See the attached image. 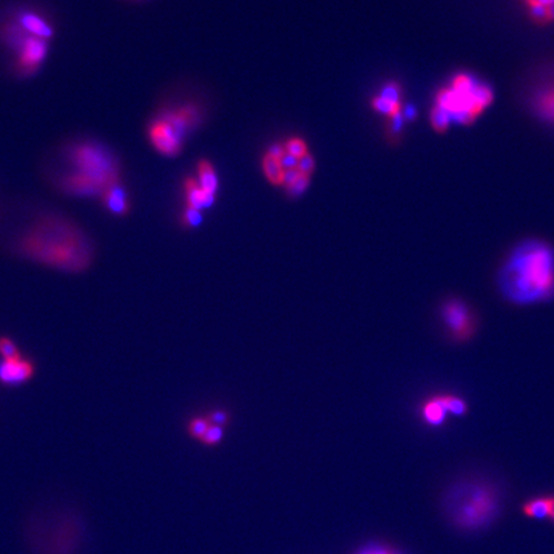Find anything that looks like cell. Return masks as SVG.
I'll return each mask as SVG.
<instances>
[{"label":"cell","instance_id":"cell-17","mask_svg":"<svg viewBox=\"0 0 554 554\" xmlns=\"http://www.w3.org/2000/svg\"><path fill=\"white\" fill-rule=\"evenodd\" d=\"M538 111L541 116L554 122V88L546 90L538 99Z\"/></svg>","mask_w":554,"mask_h":554},{"label":"cell","instance_id":"cell-6","mask_svg":"<svg viewBox=\"0 0 554 554\" xmlns=\"http://www.w3.org/2000/svg\"><path fill=\"white\" fill-rule=\"evenodd\" d=\"M48 40L36 36L26 38L16 51L17 72L22 76H31L38 72L48 56Z\"/></svg>","mask_w":554,"mask_h":554},{"label":"cell","instance_id":"cell-28","mask_svg":"<svg viewBox=\"0 0 554 554\" xmlns=\"http://www.w3.org/2000/svg\"><path fill=\"white\" fill-rule=\"evenodd\" d=\"M211 425H217V426H224L229 422V414L225 411H215L213 414H209L207 418Z\"/></svg>","mask_w":554,"mask_h":554},{"label":"cell","instance_id":"cell-1","mask_svg":"<svg viewBox=\"0 0 554 554\" xmlns=\"http://www.w3.org/2000/svg\"><path fill=\"white\" fill-rule=\"evenodd\" d=\"M503 298L516 306H532L554 298V248L544 240L519 243L496 277Z\"/></svg>","mask_w":554,"mask_h":554},{"label":"cell","instance_id":"cell-9","mask_svg":"<svg viewBox=\"0 0 554 554\" xmlns=\"http://www.w3.org/2000/svg\"><path fill=\"white\" fill-rule=\"evenodd\" d=\"M33 366L30 361L19 358L4 359L0 364V381L8 385H17L31 379Z\"/></svg>","mask_w":554,"mask_h":554},{"label":"cell","instance_id":"cell-27","mask_svg":"<svg viewBox=\"0 0 554 554\" xmlns=\"http://www.w3.org/2000/svg\"><path fill=\"white\" fill-rule=\"evenodd\" d=\"M315 159H313V157H312L311 154L307 153L306 156L299 158L298 167H297V168H298V171L300 174L309 176V174L315 171Z\"/></svg>","mask_w":554,"mask_h":554},{"label":"cell","instance_id":"cell-7","mask_svg":"<svg viewBox=\"0 0 554 554\" xmlns=\"http://www.w3.org/2000/svg\"><path fill=\"white\" fill-rule=\"evenodd\" d=\"M181 133L161 116L149 127V139L157 152L165 156H176L181 149Z\"/></svg>","mask_w":554,"mask_h":554},{"label":"cell","instance_id":"cell-8","mask_svg":"<svg viewBox=\"0 0 554 554\" xmlns=\"http://www.w3.org/2000/svg\"><path fill=\"white\" fill-rule=\"evenodd\" d=\"M26 33L50 42L56 33L54 26L47 17L33 9H19L12 17Z\"/></svg>","mask_w":554,"mask_h":554},{"label":"cell","instance_id":"cell-30","mask_svg":"<svg viewBox=\"0 0 554 554\" xmlns=\"http://www.w3.org/2000/svg\"><path fill=\"white\" fill-rule=\"evenodd\" d=\"M299 176H300V172H299L298 168L286 170V171L284 172V182H282V184L286 185V186H289L290 184H293V182L298 179Z\"/></svg>","mask_w":554,"mask_h":554},{"label":"cell","instance_id":"cell-31","mask_svg":"<svg viewBox=\"0 0 554 554\" xmlns=\"http://www.w3.org/2000/svg\"><path fill=\"white\" fill-rule=\"evenodd\" d=\"M359 554H394L390 549L388 548H384V546H368V548H366L364 551H362Z\"/></svg>","mask_w":554,"mask_h":554},{"label":"cell","instance_id":"cell-33","mask_svg":"<svg viewBox=\"0 0 554 554\" xmlns=\"http://www.w3.org/2000/svg\"><path fill=\"white\" fill-rule=\"evenodd\" d=\"M402 113H403V116L407 117V118L411 120V121H414L416 116H417V112H416V109H414L412 106L405 107V112H402Z\"/></svg>","mask_w":554,"mask_h":554},{"label":"cell","instance_id":"cell-25","mask_svg":"<svg viewBox=\"0 0 554 554\" xmlns=\"http://www.w3.org/2000/svg\"><path fill=\"white\" fill-rule=\"evenodd\" d=\"M529 13L531 19H532L534 22H537V24H546V22H549L548 10H546V7H544V6H539V4L530 6Z\"/></svg>","mask_w":554,"mask_h":554},{"label":"cell","instance_id":"cell-11","mask_svg":"<svg viewBox=\"0 0 554 554\" xmlns=\"http://www.w3.org/2000/svg\"><path fill=\"white\" fill-rule=\"evenodd\" d=\"M103 206L115 215H126L130 212V200L122 182L109 186L100 195Z\"/></svg>","mask_w":554,"mask_h":554},{"label":"cell","instance_id":"cell-16","mask_svg":"<svg viewBox=\"0 0 554 554\" xmlns=\"http://www.w3.org/2000/svg\"><path fill=\"white\" fill-rule=\"evenodd\" d=\"M430 121L432 129L437 133H444L452 122V116L444 108L434 106L430 112Z\"/></svg>","mask_w":554,"mask_h":554},{"label":"cell","instance_id":"cell-26","mask_svg":"<svg viewBox=\"0 0 554 554\" xmlns=\"http://www.w3.org/2000/svg\"><path fill=\"white\" fill-rule=\"evenodd\" d=\"M202 213H200V211L198 209H194V208L188 207L186 208V211H185V213H184V220H182V222L184 225H186V226H189V227H197L200 225L202 222Z\"/></svg>","mask_w":554,"mask_h":554},{"label":"cell","instance_id":"cell-20","mask_svg":"<svg viewBox=\"0 0 554 554\" xmlns=\"http://www.w3.org/2000/svg\"><path fill=\"white\" fill-rule=\"evenodd\" d=\"M222 437H224L222 427L217 425H211L206 434L203 435V438L200 439V441H203L207 446H215L222 440Z\"/></svg>","mask_w":554,"mask_h":554},{"label":"cell","instance_id":"cell-24","mask_svg":"<svg viewBox=\"0 0 554 554\" xmlns=\"http://www.w3.org/2000/svg\"><path fill=\"white\" fill-rule=\"evenodd\" d=\"M0 355L4 359H15L19 358V353L17 350L15 343L8 338H0Z\"/></svg>","mask_w":554,"mask_h":554},{"label":"cell","instance_id":"cell-34","mask_svg":"<svg viewBox=\"0 0 554 554\" xmlns=\"http://www.w3.org/2000/svg\"><path fill=\"white\" fill-rule=\"evenodd\" d=\"M546 10H548L549 22H551V21H554V3L553 4H551V6H548V7H546Z\"/></svg>","mask_w":554,"mask_h":554},{"label":"cell","instance_id":"cell-22","mask_svg":"<svg viewBox=\"0 0 554 554\" xmlns=\"http://www.w3.org/2000/svg\"><path fill=\"white\" fill-rule=\"evenodd\" d=\"M211 426V423L208 421L207 418H194L189 425V432H190L193 438H197L200 440L203 438V435L206 434L208 427Z\"/></svg>","mask_w":554,"mask_h":554},{"label":"cell","instance_id":"cell-3","mask_svg":"<svg viewBox=\"0 0 554 554\" xmlns=\"http://www.w3.org/2000/svg\"><path fill=\"white\" fill-rule=\"evenodd\" d=\"M447 512L457 528L466 531L484 529L499 513L496 488L482 480H467L448 493Z\"/></svg>","mask_w":554,"mask_h":554},{"label":"cell","instance_id":"cell-32","mask_svg":"<svg viewBox=\"0 0 554 554\" xmlns=\"http://www.w3.org/2000/svg\"><path fill=\"white\" fill-rule=\"evenodd\" d=\"M284 154H285V148H282V145H279V144L272 145V147L268 149V153H267V156L276 158V159H280Z\"/></svg>","mask_w":554,"mask_h":554},{"label":"cell","instance_id":"cell-35","mask_svg":"<svg viewBox=\"0 0 554 554\" xmlns=\"http://www.w3.org/2000/svg\"><path fill=\"white\" fill-rule=\"evenodd\" d=\"M548 520H551V521L554 522V496H553V500H552V508H551V514H549V519Z\"/></svg>","mask_w":554,"mask_h":554},{"label":"cell","instance_id":"cell-29","mask_svg":"<svg viewBox=\"0 0 554 554\" xmlns=\"http://www.w3.org/2000/svg\"><path fill=\"white\" fill-rule=\"evenodd\" d=\"M279 161H280V165H282L284 171H286V170H294V168L298 167V158L291 156L286 150H285V154H284Z\"/></svg>","mask_w":554,"mask_h":554},{"label":"cell","instance_id":"cell-21","mask_svg":"<svg viewBox=\"0 0 554 554\" xmlns=\"http://www.w3.org/2000/svg\"><path fill=\"white\" fill-rule=\"evenodd\" d=\"M285 150H286L289 154H291V156L298 158V159L299 158L303 157V156H306L307 153H308L306 142L302 140V139H298V138L290 139V140L285 144Z\"/></svg>","mask_w":554,"mask_h":554},{"label":"cell","instance_id":"cell-23","mask_svg":"<svg viewBox=\"0 0 554 554\" xmlns=\"http://www.w3.org/2000/svg\"><path fill=\"white\" fill-rule=\"evenodd\" d=\"M308 185H309V176L300 174V176L295 181L290 184L289 186H286V190H288L290 195L298 197V195L303 194L307 190Z\"/></svg>","mask_w":554,"mask_h":554},{"label":"cell","instance_id":"cell-12","mask_svg":"<svg viewBox=\"0 0 554 554\" xmlns=\"http://www.w3.org/2000/svg\"><path fill=\"white\" fill-rule=\"evenodd\" d=\"M185 190H186L188 207L200 211L202 208L211 207L215 203V194H211V193L203 190L199 186L198 182L195 181L194 179H188L186 180V182H185Z\"/></svg>","mask_w":554,"mask_h":554},{"label":"cell","instance_id":"cell-5","mask_svg":"<svg viewBox=\"0 0 554 554\" xmlns=\"http://www.w3.org/2000/svg\"><path fill=\"white\" fill-rule=\"evenodd\" d=\"M440 316L444 327L453 339H470L473 335L475 326V317L472 313L471 308L464 303L461 299H448L440 309Z\"/></svg>","mask_w":554,"mask_h":554},{"label":"cell","instance_id":"cell-10","mask_svg":"<svg viewBox=\"0 0 554 554\" xmlns=\"http://www.w3.org/2000/svg\"><path fill=\"white\" fill-rule=\"evenodd\" d=\"M450 394H439L427 399L421 407L422 420L429 426H441L450 414Z\"/></svg>","mask_w":554,"mask_h":554},{"label":"cell","instance_id":"cell-15","mask_svg":"<svg viewBox=\"0 0 554 554\" xmlns=\"http://www.w3.org/2000/svg\"><path fill=\"white\" fill-rule=\"evenodd\" d=\"M263 172L268 181L273 185H282L284 182V168L280 165V161L276 158L270 157L266 154L263 158Z\"/></svg>","mask_w":554,"mask_h":554},{"label":"cell","instance_id":"cell-13","mask_svg":"<svg viewBox=\"0 0 554 554\" xmlns=\"http://www.w3.org/2000/svg\"><path fill=\"white\" fill-rule=\"evenodd\" d=\"M553 496H537L528 500L522 511L531 519H549Z\"/></svg>","mask_w":554,"mask_h":554},{"label":"cell","instance_id":"cell-4","mask_svg":"<svg viewBox=\"0 0 554 554\" xmlns=\"http://www.w3.org/2000/svg\"><path fill=\"white\" fill-rule=\"evenodd\" d=\"M66 156L75 172L90 177L106 190L121 182V167L116 156L103 144L92 141L76 142L67 149Z\"/></svg>","mask_w":554,"mask_h":554},{"label":"cell","instance_id":"cell-2","mask_svg":"<svg viewBox=\"0 0 554 554\" xmlns=\"http://www.w3.org/2000/svg\"><path fill=\"white\" fill-rule=\"evenodd\" d=\"M22 254L44 266L68 272L86 270L92 259L90 240L83 230L60 215L40 217L24 234Z\"/></svg>","mask_w":554,"mask_h":554},{"label":"cell","instance_id":"cell-19","mask_svg":"<svg viewBox=\"0 0 554 554\" xmlns=\"http://www.w3.org/2000/svg\"><path fill=\"white\" fill-rule=\"evenodd\" d=\"M380 97L384 99L393 101V103L402 104V89H400L399 83H394V81L386 83L381 90Z\"/></svg>","mask_w":554,"mask_h":554},{"label":"cell","instance_id":"cell-18","mask_svg":"<svg viewBox=\"0 0 554 554\" xmlns=\"http://www.w3.org/2000/svg\"><path fill=\"white\" fill-rule=\"evenodd\" d=\"M373 107L376 112L382 113V115H385L389 118L402 112V104H398V103H393V101H389V100L384 99V98H381L380 95L373 98Z\"/></svg>","mask_w":554,"mask_h":554},{"label":"cell","instance_id":"cell-14","mask_svg":"<svg viewBox=\"0 0 554 554\" xmlns=\"http://www.w3.org/2000/svg\"><path fill=\"white\" fill-rule=\"evenodd\" d=\"M198 172L199 186L207 193L215 194V191L218 189V180L212 165L208 161H202L199 163Z\"/></svg>","mask_w":554,"mask_h":554}]
</instances>
